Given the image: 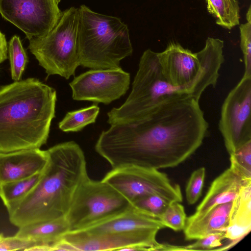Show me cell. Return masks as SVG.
Returning a JSON list of instances; mask_svg holds the SVG:
<instances>
[{
	"label": "cell",
	"mask_w": 251,
	"mask_h": 251,
	"mask_svg": "<svg viewBox=\"0 0 251 251\" xmlns=\"http://www.w3.org/2000/svg\"><path fill=\"white\" fill-rule=\"evenodd\" d=\"M208 128L199 100L174 94L161 99L138 120L111 125L100 133L95 149L112 169L172 168L197 150Z\"/></svg>",
	"instance_id": "6da1fadb"
},
{
	"label": "cell",
	"mask_w": 251,
	"mask_h": 251,
	"mask_svg": "<svg viewBox=\"0 0 251 251\" xmlns=\"http://www.w3.org/2000/svg\"><path fill=\"white\" fill-rule=\"evenodd\" d=\"M48 163L34 189L7 208L10 223L24 226L66 217L80 184L89 177L84 152L71 141L47 150Z\"/></svg>",
	"instance_id": "7a4b0ae2"
},
{
	"label": "cell",
	"mask_w": 251,
	"mask_h": 251,
	"mask_svg": "<svg viewBox=\"0 0 251 251\" xmlns=\"http://www.w3.org/2000/svg\"><path fill=\"white\" fill-rule=\"evenodd\" d=\"M56 92L35 78L0 88V153L40 149L55 117Z\"/></svg>",
	"instance_id": "3957f363"
},
{
	"label": "cell",
	"mask_w": 251,
	"mask_h": 251,
	"mask_svg": "<svg viewBox=\"0 0 251 251\" xmlns=\"http://www.w3.org/2000/svg\"><path fill=\"white\" fill-rule=\"evenodd\" d=\"M77 51L79 65L91 69L121 68L133 48L127 25L117 17L78 8Z\"/></svg>",
	"instance_id": "277c9868"
},
{
	"label": "cell",
	"mask_w": 251,
	"mask_h": 251,
	"mask_svg": "<svg viewBox=\"0 0 251 251\" xmlns=\"http://www.w3.org/2000/svg\"><path fill=\"white\" fill-rule=\"evenodd\" d=\"M223 48V40L208 37L204 47L197 52L172 42L164 51L157 53L166 79L200 100L208 87H215L217 84L219 70L225 61Z\"/></svg>",
	"instance_id": "5b68a950"
},
{
	"label": "cell",
	"mask_w": 251,
	"mask_h": 251,
	"mask_svg": "<svg viewBox=\"0 0 251 251\" xmlns=\"http://www.w3.org/2000/svg\"><path fill=\"white\" fill-rule=\"evenodd\" d=\"M180 91L165 78L157 52L147 49L140 57L130 94L120 107L107 113V122L112 125L138 120L161 99Z\"/></svg>",
	"instance_id": "8992f818"
},
{
	"label": "cell",
	"mask_w": 251,
	"mask_h": 251,
	"mask_svg": "<svg viewBox=\"0 0 251 251\" xmlns=\"http://www.w3.org/2000/svg\"><path fill=\"white\" fill-rule=\"evenodd\" d=\"M78 8L62 12L59 21L46 36L30 40L28 48L47 77L57 75L66 79L75 75L79 66L77 51Z\"/></svg>",
	"instance_id": "52a82bcc"
},
{
	"label": "cell",
	"mask_w": 251,
	"mask_h": 251,
	"mask_svg": "<svg viewBox=\"0 0 251 251\" xmlns=\"http://www.w3.org/2000/svg\"><path fill=\"white\" fill-rule=\"evenodd\" d=\"M131 205L111 186L89 177L77 190L66 218L70 231L80 230L120 214Z\"/></svg>",
	"instance_id": "ba28073f"
},
{
	"label": "cell",
	"mask_w": 251,
	"mask_h": 251,
	"mask_svg": "<svg viewBox=\"0 0 251 251\" xmlns=\"http://www.w3.org/2000/svg\"><path fill=\"white\" fill-rule=\"evenodd\" d=\"M101 180L131 203L151 194L159 195L171 202L182 201L179 185L172 184L166 174L157 169L134 166L112 169Z\"/></svg>",
	"instance_id": "9c48e42d"
},
{
	"label": "cell",
	"mask_w": 251,
	"mask_h": 251,
	"mask_svg": "<svg viewBox=\"0 0 251 251\" xmlns=\"http://www.w3.org/2000/svg\"><path fill=\"white\" fill-rule=\"evenodd\" d=\"M159 230L97 234L69 231L52 246V251H163L164 244L156 239Z\"/></svg>",
	"instance_id": "30bf717a"
},
{
	"label": "cell",
	"mask_w": 251,
	"mask_h": 251,
	"mask_svg": "<svg viewBox=\"0 0 251 251\" xmlns=\"http://www.w3.org/2000/svg\"><path fill=\"white\" fill-rule=\"evenodd\" d=\"M251 76L242 78L221 107L219 129L230 154L251 141Z\"/></svg>",
	"instance_id": "8fae6325"
},
{
	"label": "cell",
	"mask_w": 251,
	"mask_h": 251,
	"mask_svg": "<svg viewBox=\"0 0 251 251\" xmlns=\"http://www.w3.org/2000/svg\"><path fill=\"white\" fill-rule=\"evenodd\" d=\"M61 0H0V14L30 40L42 38L56 25L62 11Z\"/></svg>",
	"instance_id": "7c38bea8"
},
{
	"label": "cell",
	"mask_w": 251,
	"mask_h": 251,
	"mask_svg": "<svg viewBox=\"0 0 251 251\" xmlns=\"http://www.w3.org/2000/svg\"><path fill=\"white\" fill-rule=\"evenodd\" d=\"M129 73L121 68L91 69L75 77L69 85L72 98L109 104L128 90Z\"/></svg>",
	"instance_id": "4fadbf2b"
},
{
	"label": "cell",
	"mask_w": 251,
	"mask_h": 251,
	"mask_svg": "<svg viewBox=\"0 0 251 251\" xmlns=\"http://www.w3.org/2000/svg\"><path fill=\"white\" fill-rule=\"evenodd\" d=\"M48 161L47 150L40 149L0 153V185L41 173Z\"/></svg>",
	"instance_id": "5bb4252c"
},
{
	"label": "cell",
	"mask_w": 251,
	"mask_h": 251,
	"mask_svg": "<svg viewBox=\"0 0 251 251\" xmlns=\"http://www.w3.org/2000/svg\"><path fill=\"white\" fill-rule=\"evenodd\" d=\"M165 227L160 220L146 214L132 205L126 211L96 224L77 230L92 234L125 233Z\"/></svg>",
	"instance_id": "9a60e30c"
},
{
	"label": "cell",
	"mask_w": 251,
	"mask_h": 251,
	"mask_svg": "<svg viewBox=\"0 0 251 251\" xmlns=\"http://www.w3.org/2000/svg\"><path fill=\"white\" fill-rule=\"evenodd\" d=\"M249 182L251 180L243 179L229 167L214 180L193 215H201L217 205L233 201Z\"/></svg>",
	"instance_id": "2e32d148"
},
{
	"label": "cell",
	"mask_w": 251,
	"mask_h": 251,
	"mask_svg": "<svg viewBox=\"0 0 251 251\" xmlns=\"http://www.w3.org/2000/svg\"><path fill=\"white\" fill-rule=\"evenodd\" d=\"M233 201L217 205L198 216L187 217L183 229L186 240H197L225 231L228 225Z\"/></svg>",
	"instance_id": "e0dca14e"
},
{
	"label": "cell",
	"mask_w": 251,
	"mask_h": 251,
	"mask_svg": "<svg viewBox=\"0 0 251 251\" xmlns=\"http://www.w3.org/2000/svg\"><path fill=\"white\" fill-rule=\"evenodd\" d=\"M251 229V182L245 184L234 200L228 225L225 232L226 239L229 241L226 250L244 238Z\"/></svg>",
	"instance_id": "ac0fdd59"
},
{
	"label": "cell",
	"mask_w": 251,
	"mask_h": 251,
	"mask_svg": "<svg viewBox=\"0 0 251 251\" xmlns=\"http://www.w3.org/2000/svg\"><path fill=\"white\" fill-rule=\"evenodd\" d=\"M15 235L34 242L36 245L51 247L70 231L66 217L28 224L19 228Z\"/></svg>",
	"instance_id": "d6986e66"
},
{
	"label": "cell",
	"mask_w": 251,
	"mask_h": 251,
	"mask_svg": "<svg viewBox=\"0 0 251 251\" xmlns=\"http://www.w3.org/2000/svg\"><path fill=\"white\" fill-rule=\"evenodd\" d=\"M209 13L216 23L228 29L239 25L240 7L237 0H205Z\"/></svg>",
	"instance_id": "ffe728a7"
},
{
	"label": "cell",
	"mask_w": 251,
	"mask_h": 251,
	"mask_svg": "<svg viewBox=\"0 0 251 251\" xmlns=\"http://www.w3.org/2000/svg\"><path fill=\"white\" fill-rule=\"evenodd\" d=\"M42 172L0 185V198L6 208L21 201L34 189L41 178Z\"/></svg>",
	"instance_id": "44dd1931"
},
{
	"label": "cell",
	"mask_w": 251,
	"mask_h": 251,
	"mask_svg": "<svg viewBox=\"0 0 251 251\" xmlns=\"http://www.w3.org/2000/svg\"><path fill=\"white\" fill-rule=\"evenodd\" d=\"M99 112L100 107L96 104L68 112L59 123V128L65 132L80 131L86 126L94 123Z\"/></svg>",
	"instance_id": "7402d4cb"
},
{
	"label": "cell",
	"mask_w": 251,
	"mask_h": 251,
	"mask_svg": "<svg viewBox=\"0 0 251 251\" xmlns=\"http://www.w3.org/2000/svg\"><path fill=\"white\" fill-rule=\"evenodd\" d=\"M12 79L14 81L21 80L27 62V56L20 37L14 35L9 42L8 47Z\"/></svg>",
	"instance_id": "603a6c76"
},
{
	"label": "cell",
	"mask_w": 251,
	"mask_h": 251,
	"mask_svg": "<svg viewBox=\"0 0 251 251\" xmlns=\"http://www.w3.org/2000/svg\"><path fill=\"white\" fill-rule=\"evenodd\" d=\"M230 167L245 180H251V141L230 154Z\"/></svg>",
	"instance_id": "cb8c5ba5"
},
{
	"label": "cell",
	"mask_w": 251,
	"mask_h": 251,
	"mask_svg": "<svg viewBox=\"0 0 251 251\" xmlns=\"http://www.w3.org/2000/svg\"><path fill=\"white\" fill-rule=\"evenodd\" d=\"M171 202H172L159 195L151 194L137 200L131 204L140 211L160 219Z\"/></svg>",
	"instance_id": "d4e9b609"
},
{
	"label": "cell",
	"mask_w": 251,
	"mask_h": 251,
	"mask_svg": "<svg viewBox=\"0 0 251 251\" xmlns=\"http://www.w3.org/2000/svg\"><path fill=\"white\" fill-rule=\"evenodd\" d=\"M226 239L225 231L211 234L185 246L170 245L169 251H220Z\"/></svg>",
	"instance_id": "484cf974"
},
{
	"label": "cell",
	"mask_w": 251,
	"mask_h": 251,
	"mask_svg": "<svg viewBox=\"0 0 251 251\" xmlns=\"http://www.w3.org/2000/svg\"><path fill=\"white\" fill-rule=\"evenodd\" d=\"M187 219L183 206L180 202H171L160 218L165 227L174 231L183 230Z\"/></svg>",
	"instance_id": "4316f807"
},
{
	"label": "cell",
	"mask_w": 251,
	"mask_h": 251,
	"mask_svg": "<svg viewBox=\"0 0 251 251\" xmlns=\"http://www.w3.org/2000/svg\"><path fill=\"white\" fill-rule=\"evenodd\" d=\"M205 177V169L201 167L191 174L186 187V197L188 203L193 204L201 197Z\"/></svg>",
	"instance_id": "83f0119b"
},
{
	"label": "cell",
	"mask_w": 251,
	"mask_h": 251,
	"mask_svg": "<svg viewBox=\"0 0 251 251\" xmlns=\"http://www.w3.org/2000/svg\"><path fill=\"white\" fill-rule=\"evenodd\" d=\"M240 47L245 65L244 75L251 76V21L240 26Z\"/></svg>",
	"instance_id": "f1b7e54d"
},
{
	"label": "cell",
	"mask_w": 251,
	"mask_h": 251,
	"mask_svg": "<svg viewBox=\"0 0 251 251\" xmlns=\"http://www.w3.org/2000/svg\"><path fill=\"white\" fill-rule=\"evenodd\" d=\"M36 245V244L33 241L17 237L16 235L7 237L3 236L0 240V251H26L28 248Z\"/></svg>",
	"instance_id": "f546056e"
},
{
	"label": "cell",
	"mask_w": 251,
	"mask_h": 251,
	"mask_svg": "<svg viewBox=\"0 0 251 251\" xmlns=\"http://www.w3.org/2000/svg\"><path fill=\"white\" fill-rule=\"evenodd\" d=\"M8 46L4 34L0 31V64L7 58Z\"/></svg>",
	"instance_id": "4dcf8cb0"
},
{
	"label": "cell",
	"mask_w": 251,
	"mask_h": 251,
	"mask_svg": "<svg viewBox=\"0 0 251 251\" xmlns=\"http://www.w3.org/2000/svg\"><path fill=\"white\" fill-rule=\"evenodd\" d=\"M251 7H250L249 9H248L247 14V21H251Z\"/></svg>",
	"instance_id": "1f68e13d"
},
{
	"label": "cell",
	"mask_w": 251,
	"mask_h": 251,
	"mask_svg": "<svg viewBox=\"0 0 251 251\" xmlns=\"http://www.w3.org/2000/svg\"><path fill=\"white\" fill-rule=\"evenodd\" d=\"M4 236L3 235V234H0V240L1 239V238L3 237Z\"/></svg>",
	"instance_id": "d6a6232c"
}]
</instances>
